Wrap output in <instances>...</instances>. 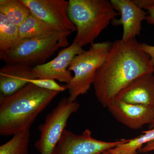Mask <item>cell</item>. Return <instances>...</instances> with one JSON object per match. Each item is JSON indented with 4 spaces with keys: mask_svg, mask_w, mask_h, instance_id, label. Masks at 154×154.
<instances>
[{
    "mask_svg": "<svg viewBox=\"0 0 154 154\" xmlns=\"http://www.w3.org/2000/svg\"><path fill=\"white\" fill-rule=\"evenodd\" d=\"M154 111V107L153 108ZM154 128V117L153 119V120L152 122L149 125V129H152V128Z\"/></svg>",
    "mask_w": 154,
    "mask_h": 154,
    "instance_id": "obj_24",
    "label": "cell"
},
{
    "mask_svg": "<svg viewBox=\"0 0 154 154\" xmlns=\"http://www.w3.org/2000/svg\"><path fill=\"white\" fill-rule=\"evenodd\" d=\"M145 9L148 11L146 21L149 24L154 25V6L147 7Z\"/></svg>",
    "mask_w": 154,
    "mask_h": 154,
    "instance_id": "obj_22",
    "label": "cell"
},
{
    "mask_svg": "<svg viewBox=\"0 0 154 154\" xmlns=\"http://www.w3.org/2000/svg\"><path fill=\"white\" fill-rule=\"evenodd\" d=\"M154 72L149 57L136 38L116 40L96 73L93 85L95 96L103 107H107L134 80Z\"/></svg>",
    "mask_w": 154,
    "mask_h": 154,
    "instance_id": "obj_1",
    "label": "cell"
},
{
    "mask_svg": "<svg viewBox=\"0 0 154 154\" xmlns=\"http://www.w3.org/2000/svg\"><path fill=\"white\" fill-rule=\"evenodd\" d=\"M19 41V27L0 14V54L13 49Z\"/></svg>",
    "mask_w": 154,
    "mask_h": 154,
    "instance_id": "obj_16",
    "label": "cell"
},
{
    "mask_svg": "<svg viewBox=\"0 0 154 154\" xmlns=\"http://www.w3.org/2000/svg\"><path fill=\"white\" fill-rule=\"evenodd\" d=\"M68 14L75 26L77 34L73 44L83 47L93 44L116 17L120 16L110 1L69 0Z\"/></svg>",
    "mask_w": 154,
    "mask_h": 154,
    "instance_id": "obj_3",
    "label": "cell"
},
{
    "mask_svg": "<svg viewBox=\"0 0 154 154\" xmlns=\"http://www.w3.org/2000/svg\"><path fill=\"white\" fill-rule=\"evenodd\" d=\"M140 47L149 56L151 63L154 66V46L143 43L140 44Z\"/></svg>",
    "mask_w": 154,
    "mask_h": 154,
    "instance_id": "obj_20",
    "label": "cell"
},
{
    "mask_svg": "<svg viewBox=\"0 0 154 154\" xmlns=\"http://www.w3.org/2000/svg\"><path fill=\"white\" fill-rule=\"evenodd\" d=\"M70 33L59 32L19 41L8 52L0 54L6 64H21L32 67L45 63L60 48L67 47Z\"/></svg>",
    "mask_w": 154,
    "mask_h": 154,
    "instance_id": "obj_4",
    "label": "cell"
},
{
    "mask_svg": "<svg viewBox=\"0 0 154 154\" xmlns=\"http://www.w3.org/2000/svg\"><path fill=\"white\" fill-rule=\"evenodd\" d=\"M111 43L108 41L94 43L88 50H84L73 59L68 69L74 75L66 85L71 101H75L79 96L89 91L96 73L108 54Z\"/></svg>",
    "mask_w": 154,
    "mask_h": 154,
    "instance_id": "obj_5",
    "label": "cell"
},
{
    "mask_svg": "<svg viewBox=\"0 0 154 154\" xmlns=\"http://www.w3.org/2000/svg\"><path fill=\"white\" fill-rule=\"evenodd\" d=\"M19 41L58 32L32 14L19 25Z\"/></svg>",
    "mask_w": 154,
    "mask_h": 154,
    "instance_id": "obj_14",
    "label": "cell"
},
{
    "mask_svg": "<svg viewBox=\"0 0 154 154\" xmlns=\"http://www.w3.org/2000/svg\"><path fill=\"white\" fill-rule=\"evenodd\" d=\"M30 137V130L14 135L0 146V154H29Z\"/></svg>",
    "mask_w": 154,
    "mask_h": 154,
    "instance_id": "obj_18",
    "label": "cell"
},
{
    "mask_svg": "<svg viewBox=\"0 0 154 154\" xmlns=\"http://www.w3.org/2000/svg\"><path fill=\"white\" fill-rule=\"evenodd\" d=\"M102 154H113L110 151V149L107 150L103 152Z\"/></svg>",
    "mask_w": 154,
    "mask_h": 154,
    "instance_id": "obj_25",
    "label": "cell"
},
{
    "mask_svg": "<svg viewBox=\"0 0 154 154\" xmlns=\"http://www.w3.org/2000/svg\"><path fill=\"white\" fill-rule=\"evenodd\" d=\"M32 14L59 33L76 31L68 14L69 1L65 0H22Z\"/></svg>",
    "mask_w": 154,
    "mask_h": 154,
    "instance_id": "obj_7",
    "label": "cell"
},
{
    "mask_svg": "<svg viewBox=\"0 0 154 154\" xmlns=\"http://www.w3.org/2000/svg\"><path fill=\"white\" fill-rule=\"evenodd\" d=\"M128 140L104 141L93 137L89 129L85 130L81 134L65 129L54 154H102Z\"/></svg>",
    "mask_w": 154,
    "mask_h": 154,
    "instance_id": "obj_8",
    "label": "cell"
},
{
    "mask_svg": "<svg viewBox=\"0 0 154 154\" xmlns=\"http://www.w3.org/2000/svg\"><path fill=\"white\" fill-rule=\"evenodd\" d=\"M59 93L29 83L10 96L1 95V136H14L30 130L38 116Z\"/></svg>",
    "mask_w": 154,
    "mask_h": 154,
    "instance_id": "obj_2",
    "label": "cell"
},
{
    "mask_svg": "<svg viewBox=\"0 0 154 154\" xmlns=\"http://www.w3.org/2000/svg\"><path fill=\"white\" fill-rule=\"evenodd\" d=\"M107 108L117 121L130 129H141L153 120L152 107L115 101Z\"/></svg>",
    "mask_w": 154,
    "mask_h": 154,
    "instance_id": "obj_10",
    "label": "cell"
},
{
    "mask_svg": "<svg viewBox=\"0 0 154 154\" xmlns=\"http://www.w3.org/2000/svg\"><path fill=\"white\" fill-rule=\"evenodd\" d=\"M80 104L63 97L46 116L44 123L38 126L40 137L35 143L40 154H54L62 135L73 113L79 109Z\"/></svg>",
    "mask_w": 154,
    "mask_h": 154,
    "instance_id": "obj_6",
    "label": "cell"
},
{
    "mask_svg": "<svg viewBox=\"0 0 154 154\" xmlns=\"http://www.w3.org/2000/svg\"><path fill=\"white\" fill-rule=\"evenodd\" d=\"M0 14L19 27L32 13L22 0H0Z\"/></svg>",
    "mask_w": 154,
    "mask_h": 154,
    "instance_id": "obj_15",
    "label": "cell"
},
{
    "mask_svg": "<svg viewBox=\"0 0 154 154\" xmlns=\"http://www.w3.org/2000/svg\"><path fill=\"white\" fill-rule=\"evenodd\" d=\"M113 8L120 14L121 18L114 21V25L123 26L122 39L125 41L140 34L141 23L146 20L147 13L136 4L133 0H111Z\"/></svg>",
    "mask_w": 154,
    "mask_h": 154,
    "instance_id": "obj_11",
    "label": "cell"
},
{
    "mask_svg": "<svg viewBox=\"0 0 154 154\" xmlns=\"http://www.w3.org/2000/svg\"><path fill=\"white\" fill-rule=\"evenodd\" d=\"M115 101L154 108L153 73L143 75L134 80L118 94Z\"/></svg>",
    "mask_w": 154,
    "mask_h": 154,
    "instance_id": "obj_12",
    "label": "cell"
},
{
    "mask_svg": "<svg viewBox=\"0 0 154 154\" xmlns=\"http://www.w3.org/2000/svg\"><path fill=\"white\" fill-rule=\"evenodd\" d=\"M142 132L143 134L128 139L127 141L110 149V151L113 154H137L140 149L154 140V128Z\"/></svg>",
    "mask_w": 154,
    "mask_h": 154,
    "instance_id": "obj_17",
    "label": "cell"
},
{
    "mask_svg": "<svg viewBox=\"0 0 154 154\" xmlns=\"http://www.w3.org/2000/svg\"><path fill=\"white\" fill-rule=\"evenodd\" d=\"M36 79L33 67L21 64H6L0 69L1 95L9 96L29 84L28 79Z\"/></svg>",
    "mask_w": 154,
    "mask_h": 154,
    "instance_id": "obj_13",
    "label": "cell"
},
{
    "mask_svg": "<svg viewBox=\"0 0 154 154\" xmlns=\"http://www.w3.org/2000/svg\"><path fill=\"white\" fill-rule=\"evenodd\" d=\"M28 83H31L39 88L56 92H63L67 89L66 85H61L55 80L49 79H33L28 80Z\"/></svg>",
    "mask_w": 154,
    "mask_h": 154,
    "instance_id": "obj_19",
    "label": "cell"
},
{
    "mask_svg": "<svg viewBox=\"0 0 154 154\" xmlns=\"http://www.w3.org/2000/svg\"><path fill=\"white\" fill-rule=\"evenodd\" d=\"M135 2L141 8L145 9L147 7L154 6V0H134Z\"/></svg>",
    "mask_w": 154,
    "mask_h": 154,
    "instance_id": "obj_21",
    "label": "cell"
},
{
    "mask_svg": "<svg viewBox=\"0 0 154 154\" xmlns=\"http://www.w3.org/2000/svg\"><path fill=\"white\" fill-rule=\"evenodd\" d=\"M84 51L82 47L72 43L62 49L52 60L33 67V72L36 79L57 80L68 85L73 77L68 69L70 63L75 56Z\"/></svg>",
    "mask_w": 154,
    "mask_h": 154,
    "instance_id": "obj_9",
    "label": "cell"
},
{
    "mask_svg": "<svg viewBox=\"0 0 154 154\" xmlns=\"http://www.w3.org/2000/svg\"><path fill=\"white\" fill-rule=\"evenodd\" d=\"M152 151H154V140L145 145L138 151V152L144 153Z\"/></svg>",
    "mask_w": 154,
    "mask_h": 154,
    "instance_id": "obj_23",
    "label": "cell"
}]
</instances>
